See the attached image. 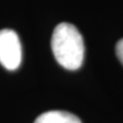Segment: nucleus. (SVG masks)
<instances>
[{"mask_svg":"<svg viewBox=\"0 0 123 123\" xmlns=\"http://www.w3.org/2000/svg\"><path fill=\"white\" fill-rule=\"evenodd\" d=\"M51 49L56 62L67 70L81 67L84 57V44L80 32L69 23H61L53 31Z\"/></svg>","mask_w":123,"mask_h":123,"instance_id":"1","label":"nucleus"},{"mask_svg":"<svg viewBox=\"0 0 123 123\" xmlns=\"http://www.w3.org/2000/svg\"><path fill=\"white\" fill-rule=\"evenodd\" d=\"M34 123H81L80 119L66 111H48L38 116Z\"/></svg>","mask_w":123,"mask_h":123,"instance_id":"3","label":"nucleus"},{"mask_svg":"<svg viewBox=\"0 0 123 123\" xmlns=\"http://www.w3.org/2000/svg\"><path fill=\"white\" fill-rule=\"evenodd\" d=\"M22 63V45L18 34L13 30L0 31V64L5 69L13 71Z\"/></svg>","mask_w":123,"mask_h":123,"instance_id":"2","label":"nucleus"},{"mask_svg":"<svg viewBox=\"0 0 123 123\" xmlns=\"http://www.w3.org/2000/svg\"><path fill=\"white\" fill-rule=\"evenodd\" d=\"M116 55L118 56L119 61H120L123 65V38L119 40L116 44Z\"/></svg>","mask_w":123,"mask_h":123,"instance_id":"4","label":"nucleus"}]
</instances>
